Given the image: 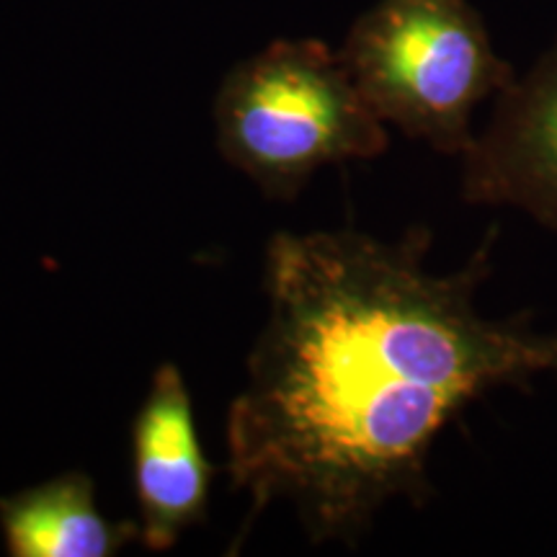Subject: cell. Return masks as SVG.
<instances>
[{"label":"cell","instance_id":"7a4b0ae2","mask_svg":"<svg viewBox=\"0 0 557 557\" xmlns=\"http://www.w3.org/2000/svg\"><path fill=\"white\" fill-rule=\"evenodd\" d=\"M218 148L269 199L289 201L325 165L380 158L387 124L369 109L338 52L276 39L238 62L214 99Z\"/></svg>","mask_w":557,"mask_h":557},{"label":"cell","instance_id":"6da1fadb","mask_svg":"<svg viewBox=\"0 0 557 557\" xmlns=\"http://www.w3.org/2000/svg\"><path fill=\"white\" fill-rule=\"evenodd\" d=\"M496 235L449 274L426 269L421 225L271 235L269 318L227 413L240 540L287 500L312 545L354 547L389 500L429 498L431 449L465 408L557 374V329L478 308Z\"/></svg>","mask_w":557,"mask_h":557},{"label":"cell","instance_id":"3957f363","mask_svg":"<svg viewBox=\"0 0 557 557\" xmlns=\"http://www.w3.org/2000/svg\"><path fill=\"white\" fill-rule=\"evenodd\" d=\"M336 52L382 124L451 158L475 139V111L517 75L470 0H377Z\"/></svg>","mask_w":557,"mask_h":557},{"label":"cell","instance_id":"5b68a950","mask_svg":"<svg viewBox=\"0 0 557 557\" xmlns=\"http://www.w3.org/2000/svg\"><path fill=\"white\" fill-rule=\"evenodd\" d=\"M129 444L139 542L150 553H165L186 529L207 521L214 475L194 421L189 385L171 361L152 374Z\"/></svg>","mask_w":557,"mask_h":557},{"label":"cell","instance_id":"8992f818","mask_svg":"<svg viewBox=\"0 0 557 557\" xmlns=\"http://www.w3.org/2000/svg\"><path fill=\"white\" fill-rule=\"evenodd\" d=\"M0 532L13 557H114L139 540L137 521L103 517L81 470L0 498Z\"/></svg>","mask_w":557,"mask_h":557},{"label":"cell","instance_id":"277c9868","mask_svg":"<svg viewBox=\"0 0 557 557\" xmlns=\"http://www.w3.org/2000/svg\"><path fill=\"white\" fill-rule=\"evenodd\" d=\"M493 101L462 156V199L557 230V37Z\"/></svg>","mask_w":557,"mask_h":557}]
</instances>
